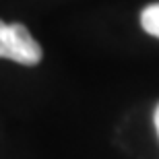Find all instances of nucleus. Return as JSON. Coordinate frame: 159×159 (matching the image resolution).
Masks as SVG:
<instances>
[{"mask_svg":"<svg viewBox=\"0 0 159 159\" xmlns=\"http://www.w3.org/2000/svg\"><path fill=\"white\" fill-rule=\"evenodd\" d=\"M41 56V46L33 39L25 25L0 21V58H8L25 66H35L39 64Z\"/></svg>","mask_w":159,"mask_h":159,"instance_id":"obj_1","label":"nucleus"},{"mask_svg":"<svg viewBox=\"0 0 159 159\" xmlns=\"http://www.w3.org/2000/svg\"><path fill=\"white\" fill-rule=\"evenodd\" d=\"M141 25L149 35L159 37V2L147 6V8L141 12Z\"/></svg>","mask_w":159,"mask_h":159,"instance_id":"obj_2","label":"nucleus"},{"mask_svg":"<svg viewBox=\"0 0 159 159\" xmlns=\"http://www.w3.org/2000/svg\"><path fill=\"white\" fill-rule=\"evenodd\" d=\"M155 128H157V134H159V106L155 110Z\"/></svg>","mask_w":159,"mask_h":159,"instance_id":"obj_3","label":"nucleus"}]
</instances>
